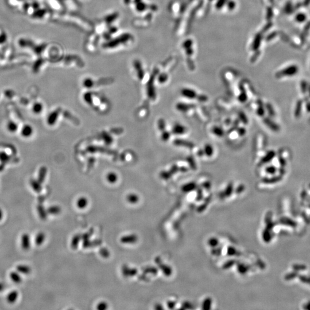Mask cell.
<instances>
[{
  "label": "cell",
  "mask_w": 310,
  "mask_h": 310,
  "mask_svg": "<svg viewBox=\"0 0 310 310\" xmlns=\"http://www.w3.org/2000/svg\"><path fill=\"white\" fill-rule=\"evenodd\" d=\"M21 245L22 249L24 250L29 249L31 247V238L28 234L24 233L21 235Z\"/></svg>",
  "instance_id": "cell-1"
},
{
  "label": "cell",
  "mask_w": 310,
  "mask_h": 310,
  "mask_svg": "<svg viewBox=\"0 0 310 310\" xmlns=\"http://www.w3.org/2000/svg\"><path fill=\"white\" fill-rule=\"evenodd\" d=\"M17 271L19 273L24 275H28L31 272V269L29 266L25 265H19L16 267Z\"/></svg>",
  "instance_id": "cell-2"
},
{
  "label": "cell",
  "mask_w": 310,
  "mask_h": 310,
  "mask_svg": "<svg viewBox=\"0 0 310 310\" xmlns=\"http://www.w3.org/2000/svg\"><path fill=\"white\" fill-rule=\"evenodd\" d=\"M18 293L16 291H13L9 293L7 297V300L9 303L13 304L17 300Z\"/></svg>",
  "instance_id": "cell-3"
},
{
  "label": "cell",
  "mask_w": 310,
  "mask_h": 310,
  "mask_svg": "<svg viewBox=\"0 0 310 310\" xmlns=\"http://www.w3.org/2000/svg\"><path fill=\"white\" fill-rule=\"evenodd\" d=\"M9 276L12 281L16 284L20 283L22 281L21 277L18 272H11L10 273Z\"/></svg>",
  "instance_id": "cell-4"
},
{
  "label": "cell",
  "mask_w": 310,
  "mask_h": 310,
  "mask_svg": "<svg viewBox=\"0 0 310 310\" xmlns=\"http://www.w3.org/2000/svg\"><path fill=\"white\" fill-rule=\"evenodd\" d=\"M37 210L40 218L43 220L46 219L47 216V211L45 210L43 205L42 204L38 205L37 206Z\"/></svg>",
  "instance_id": "cell-5"
},
{
  "label": "cell",
  "mask_w": 310,
  "mask_h": 310,
  "mask_svg": "<svg viewBox=\"0 0 310 310\" xmlns=\"http://www.w3.org/2000/svg\"><path fill=\"white\" fill-rule=\"evenodd\" d=\"M45 234L44 232H39L36 235V237H35V239H34V243H35V244L36 245L40 246V245L43 244V242H44V240H45Z\"/></svg>",
  "instance_id": "cell-6"
},
{
  "label": "cell",
  "mask_w": 310,
  "mask_h": 310,
  "mask_svg": "<svg viewBox=\"0 0 310 310\" xmlns=\"http://www.w3.org/2000/svg\"><path fill=\"white\" fill-rule=\"evenodd\" d=\"M181 94L184 97L190 99L194 98L197 96L196 93L191 89H183L181 91Z\"/></svg>",
  "instance_id": "cell-7"
},
{
  "label": "cell",
  "mask_w": 310,
  "mask_h": 310,
  "mask_svg": "<svg viewBox=\"0 0 310 310\" xmlns=\"http://www.w3.org/2000/svg\"><path fill=\"white\" fill-rule=\"evenodd\" d=\"M172 132L176 135H182L186 132V128L181 124H176L173 126Z\"/></svg>",
  "instance_id": "cell-8"
},
{
  "label": "cell",
  "mask_w": 310,
  "mask_h": 310,
  "mask_svg": "<svg viewBox=\"0 0 310 310\" xmlns=\"http://www.w3.org/2000/svg\"><path fill=\"white\" fill-rule=\"evenodd\" d=\"M47 213H49V214H52V215L58 214V213H60V208L59 207L56 206H51L49 207L47 209Z\"/></svg>",
  "instance_id": "cell-9"
},
{
  "label": "cell",
  "mask_w": 310,
  "mask_h": 310,
  "mask_svg": "<svg viewBox=\"0 0 310 310\" xmlns=\"http://www.w3.org/2000/svg\"><path fill=\"white\" fill-rule=\"evenodd\" d=\"M31 186L33 188V189H34V191L37 192V193H39L41 190H42V187L40 185V183L39 182H37V181H31Z\"/></svg>",
  "instance_id": "cell-10"
},
{
  "label": "cell",
  "mask_w": 310,
  "mask_h": 310,
  "mask_svg": "<svg viewBox=\"0 0 310 310\" xmlns=\"http://www.w3.org/2000/svg\"><path fill=\"white\" fill-rule=\"evenodd\" d=\"M117 179H118L117 175L115 173L110 172V173H108L107 175V180L109 181V182L110 183H114L116 182Z\"/></svg>",
  "instance_id": "cell-11"
},
{
  "label": "cell",
  "mask_w": 310,
  "mask_h": 310,
  "mask_svg": "<svg viewBox=\"0 0 310 310\" xmlns=\"http://www.w3.org/2000/svg\"><path fill=\"white\" fill-rule=\"evenodd\" d=\"M87 200L86 198H80L78 200L77 205L79 207V208H84V207H85L86 206V205H87Z\"/></svg>",
  "instance_id": "cell-12"
},
{
  "label": "cell",
  "mask_w": 310,
  "mask_h": 310,
  "mask_svg": "<svg viewBox=\"0 0 310 310\" xmlns=\"http://www.w3.org/2000/svg\"><path fill=\"white\" fill-rule=\"evenodd\" d=\"M127 199L129 202L135 203H136L138 200V198L137 196L135 194H130L128 196Z\"/></svg>",
  "instance_id": "cell-13"
},
{
  "label": "cell",
  "mask_w": 310,
  "mask_h": 310,
  "mask_svg": "<svg viewBox=\"0 0 310 310\" xmlns=\"http://www.w3.org/2000/svg\"><path fill=\"white\" fill-rule=\"evenodd\" d=\"M58 115V113L57 112H53L51 115L50 116V118H49V120H48V122L50 124H53L55 122V121L56 120V118H57Z\"/></svg>",
  "instance_id": "cell-14"
},
{
  "label": "cell",
  "mask_w": 310,
  "mask_h": 310,
  "mask_svg": "<svg viewBox=\"0 0 310 310\" xmlns=\"http://www.w3.org/2000/svg\"><path fill=\"white\" fill-rule=\"evenodd\" d=\"M205 151L206 155L208 156H211V155H213V149L212 146H210V145H206V146H205Z\"/></svg>",
  "instance_id": "cell-15"
},
{
  "label": "cell",
  "mask_w": 310,
  "mask_h": 310,
  "mask_svg": "<svg viewBox=\"0 0 310 310\" xmlns=\"http://www.w3.org/2000/svg\"><path fill=\"white\" fill-rule=\"evenodd\" d=\"M45 169L43 168L41 170V171L39 174V183H43V181L44 180V178H45Z\"/></svg>",
  "instance_id": "cell-16"
},
{
  "label": "cell",
  "mask_w": 310,
  "mask_h": 310,
  "mask_svg": "<svg viewBox=\"0 0 310 310\" xmlns=\"http://www.w3.org/2000/svg\"><path fill=\"white\" fill-rule=\"evenodd\" d=\"M213 132L214 133V134L216 135H218V136H222L224 134L223 130L218 127H215V128L213 129Z\"/></svg>",
  "instance_id": "cell-17"
},
{
  "label": "cell",
  "mask_w": 310,
  "mask_h": 310,
  "mask_svg": "<svg viewBox=\"0 0 310 310\" xmlns=\"http://www.w3.org/2000/svg\"><path fill=\"white\" fill-rule=\"evenodd\" d=\"M105 309H107V304L105 303H100L98 306V309L100 310H104Z\"/></svg>",
  "instance_id": "cell-18"
},
{
  "label": "cell",
  "mask_w": 310,
  "mask_h": 310,
  "mask_svg": "<svg viewBox=\"0 0 310 310\" xmlns=\"http://www.w3.org/2000/svg\"><path fill=\"white\" fill-rule=\"evenodd\" d=\"M169 137H170L169 133L166 132H165L162 135V138H163V140H164V141H167L169 138Z\"/></svg>",
  "instance_id": "cell-19"
},
{
  "label": "cell",
  "mask_w": 310,
  "mask_h": 310,
  "mask_svg": "<svg viewBox=\"0 0 310 310\" xmlns=\"http://www.w3.org/2000/svg\"><path fill=\"white\" fill-rule=\"evenodd\" d=\"M159 128L160 129L163 130L164 128V122L162 120L160 121L159 122Z\"/></svg>",
  "instance_id": "cell-20"
},
{
  "label": "cell",
  "mask_w": 310,
  "mask_h": 310,
  "mask_svg": "<svg viewBox=\"0 0 310 310\" xmlns=\"http://www.w3.org/2000/svg\"><path fill=\"white\" fill-rule=\"evenodd\" d=\"M26 130L24 129V130L23 132V133H24V135H28L31 132V129H30V128H29V127H26Z\"/></svg>",
  "instance_id": "cell-21"
},
{
  "label": "cell",
  "mask_w": 310,
  "mask_h": 310,
  "mask_svg": "<svg viewBox=\"0 0 310 310\" xmlns=\"http://www.w3.org/2000/svg\"><path fill=\"white\" fill-rule=\"evenodd\" d=\"M34 109L36 110V111L37 112H40V111L42 110V108H41V106H40V105H37L35 107Z\"/></svg>",
  "instance_id": "cell-22"
},
{
  "label": "cell",
  "mask_w": 310,
  "mask_h": 310,
  "mask_svg": "<svg viewBox=\"0 0 310 310\" xmlns=\"http://www.w3.org/2000/svg\"><path fill=\"white\" fill-rule=\"evenodd\" d=\"M4 288H5L4 284L2 283H0V292L2 291L4 289Z\"/></svg>",
  "instance_id": "cell-23"
},
{
  "label": "cell",
  "mask_w": 310,
  "mask_h": 310,
  "mask_svg": "<svg viewBox=\"0 0 310 310\" xmlns=\"http://www.w3.org/2000/svg\"><path fill=\"white\" fill-rule=\"evenodd\" d=\"M3 218V212H2V210H1V208H0V221L2 220Z\"/></svg>",
  "instance_id": "cell-24"
}]
</instances>
